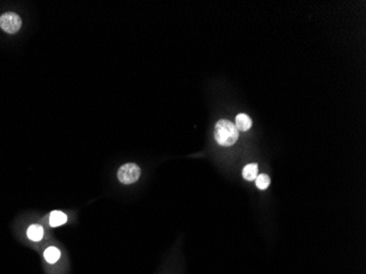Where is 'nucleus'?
<instances>
[{"instance_id": "4", "label": "nucleus", "mask_w": 366, "mask_h": 274, "mask_svg": "<svg viewBox=\"0 0 366 274\" xmlns=\"http://www.w3.org/2000/svg\"><path fill=\"white\" fill-rule=\"evenodd\" d=\"M236 127H237L238 131H243V132H245L248 131V129H250V127L252 126V121L251 118H250L247 114H244V113H240L237 116V117H236Z\"/></svg>"}, {"instance_id": "8", "label": "nucleus", "mask_w": 366, "mask_h": 274, "mask_svg": "<svg viewBox=\"0 0 366 274\" xmlns=\"http://www.w3.org/2000/svg\"><path fill=\"white\" fill-rule=\"evenodd\" d=\"M44 258L48 263H55L61 258V251L56 247H48L44 251Z\"/></svg>"}, {"instance_id": "1", "label": "nucleus", "mask_w": 366, "mask_h": 274, "mask_svg": "<svg viewBox=\"0 0 366 274\" xmlns=\"http://www.w3.org/2000/svg\"><path fill=\"white\" fill-rule=\"evenodd\" d=\"M214 137L220 146H232L237 142L239 131L228 119H219L215 125Z\"/></svg>"}, {"instance_id": "5", "label": "nucleus", "mask_w": 366, "mask_h": 274, "mask_svg": "<svg viewBox=\"0 0 366 274\" xmlns=\"http://www.w3.org/2000/svg\"><path fill=\"white\" fill-rule=\"evenodd\" d=\"M27 234H28V237H29L30 240L40 241L43 238L44 229L41 225H38V224H33V225H31L28 228Z\"/></svg>"}, {"instance_id": "9", "label": "nucleus", "mask_w": 366, "mask_h": 274, "mask_svg": "<svg viewBox=\"0 0 366 274\" xmlns=\"http://www.w3.org/2000/svg\"><path fill=\"white\" fill-rule=\"evenodd\" d=\"M270 182L271 179L268 174L265 173L258 174L257 178H255V184H257V187L260 190H265V189H268V187L270 186Z\"/></svg>"}, {"instance_id": "6", "label": "nucleus", "mask_w": 366, "mask_h": 274, "mask_svg": "<svg viewBox=\"0 0 366 274\" xmlns=\"http://www.w3.org/2000/svg\"><path fill=\"white\" fill-rule=\"evenodd\" d=\"M67 222V215L64 214L63 212L59 211H53L49 215V225L52 227H58L61 225H64Z\"/></svg>"}, {"instance_id": "2", "label": "nucleus", "mask_w": 366, "mask_h": 274, "mask_svg": "<svg viewBox=\"0 0 366 274\" xmlns=\"http://www.w3.org/2000/svg\"><path fill=\"white\" fill-rule=\"evenodd\" d=\"M140 177V168L136 163H125L119 169L118 178L123 184H132L136 182Z\"/></svg>"}, {"instance_id": "7", "label": "nucleus", "mask_w": 366, "mask_h": 274, "mask_svg": "<svg viewBox=\"0 0 366 274\" xmlns=\"http://www.w3.org/2000/svg\"><path fill=\"white\" fill-rule=\"evenodd\" d=\"M243 176L248 181H253L258 176V164L257 163H249L244 168Z\"/></svg>"}, {"instance_id": "3", "label": "nucleus", "mask_w": 366, "mask_h": 274, "mask_svg": "<svg viewBox=\"0 0 366 274\" xmlns=\"http://www.w3.org/2000/svg\"><path fill=\"white\" fill-rule=\"evenodd\" d=\"M22 27V20L17 13L4 12L0 16V28L9 34L17 33Z\"/></svg>"}]
</instances>
